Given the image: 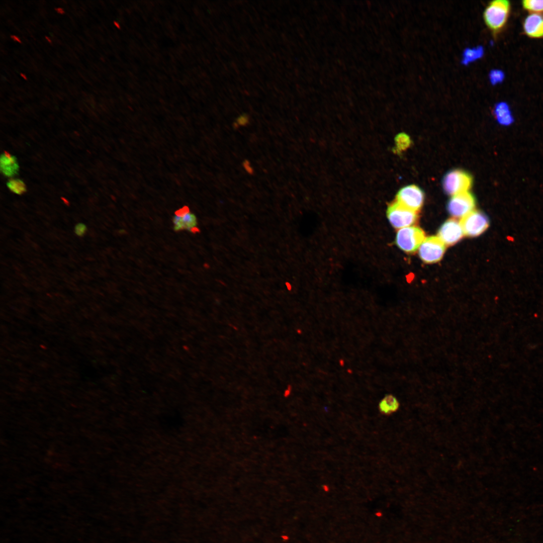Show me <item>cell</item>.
<instances>
[{"mask_svg": "<svg viewBox=\"0 0 543 543\" xmlns=\"http://www.w3.org/2000/svg\"><path fill=\"white\" fill-rule=\"evenodd\" d=\"M1 170L3 174L8 177H12L17 173L19 165L15 157L9 152L3 153L0 159Z\"/></svg>", "mask_w": 543, "mask_h": 543, "instance_id": "obj_12", "label": "cell"}, {"mask_svg": "<svg viewBox=\"0 0 543 543\" xmlns=\"http://www.w3.org/2000/svg\"><path fill=\"white\" fill-rule=\"evenodd\" d=\"M86 231V227L82 223L77 224L74 228L75 233L78 236H83Z\"/></svg>", "mask_w": 543, "mask_h": 543, "instance_id": "obj_20", "label": "cell"}, {"mask_svg": "<svg viewBox=\"0 0 543 543\" xmlns=\"http://www.w3.org/2000/svg\"><path fill=\"white\" fill-rule=\"evenodd\" d=\"M387 216L391 225L399 229L410 226L418 219L417 212L403 206L396 201L388 207Z\"/></svg>", "mask_w": 543, "mask_h": 543, "instance_id": "obj_4", "label": "cell"}, {"mask_svg": "<svg viewBox=\"0 0 543 543\" xmlns=\"http://www.w3.org/2000/svg\"><path fill=\"white\" fill-rule=\"evenodd\" d=\"M424 193L419 187L408 185L401 188L396 196V201L414 211L420 210L424 203Z\"/></svg>", "mask_w": 543, "mask_h": 543, "instance_id": "obj_8", "label": "cell"}, {"mask_svg": "<svg viewBox=\"0 0 543 543\" xmlns=\"http://www.w3.org/2000/svg\"><path fill=\"white\" fill-rule=\"evenodd\" d=\"M45 39H46V40H47V41H48V42L49 43H51L52 42V41L51 40V39H50V38H49V37H48V36H45Z\"/></svg>", "mask_w": 543, "mask_h": 543, "instance_id": "obj_25", "label": "cell"}, {"mask_svg": "<svg viewBox=\"0 0 543 543\" xmlns=\"http://www.w3.org/2000/svg\"><path fill=\"white\" fill-rule=\"evenodd\" d=\"M504 77V72L501 70L496 69L491 70L489 74V80L492 85L502 82Z\"/></svg>", "mask_w": 543, "mask_h": 543, "instance_id": "obj_19", "label": "cell"}, {"mask_svg": "<svg viewBox=\"0 0 543 543\" xmlns=\"http://www.w3.org/2000/svg\"><path fill=\"white\" fill-rule=\"evenodd\" d=\"M20 75H21V76L22 77H23V78H24V79H25V80H27V77L26 75H25V74H24V73H20Z\"/></svg>", "mask_w": 543, "mask_h": 543, "instance_id": "obj_24", "label": "cell"}, {"mask_svg": "<svg viewBox=\"0 0 543 543\" xmlns=\"http://www.w3.org/2000/svg\"><path fill=\"white\" fill-rule=\"evenodd\" d=\"M172 223L173 229L177 231L187 230L194 232L197 230V217L186 207L176 211L173 217Z\"/></svg>", "mask_w": 543, "mask_h": 543, "instance_id": "obj_10", "label": "cell"}, {"mask_svg": "<svg viewBox=\"0 0 543 543\" xmlns=\"http://www.w3.org/2000/svg\"><path fill=\"white\" fill-rule=\"evenodd\" d=\"M395 141L396 148L399 151L405 150L411 144L410 137L404 133L399 134L396 138Z\"/></svg>", "mask_w": 543, "mask_h": 543, "instance_id": "obj_18", "label": "cell"}, {"mask_svg": "<svg viewBox=\"0 0 543 543\" xmlns=\"http://www.w3.org/2000/svg\"><path fill=\"white\" fill-rule=\"evenodd\" d=\"M473 177L467 171L452 169L447 172L442 179V188L448 195H455L469 191L473 185Z\"/></svg>", "mask_w": 543, "mask_h": 543, "instance_id": "obj_2", "label": "cell"}, {"mask_svg": "<svg viewBox=\"0 0 543 543\" xmlns=\"http://www.w3.org/2000/svg\"><path fill=\"white\" fill-rule=\"evenodd\" d=\"M510 10V2L495 0L487 5L483 12V20L491 32L497 35L505 26Z\"/></svg>", "mask_w": 543, "mask_h": 543, "instance_id": "obj_1", "label": "cell"}, {"mask_svg": "<svg viewBox=\"0 0 543 543\" xmlns=\"http://www.w3.org/2000/svg\"><path fill=\"white\" fill-rule=\"evenodd\" d=\"M484 53V49L481 46L474 48H467L463 53L462 63L467 65L476 61L483 57Z\"/></svg>", "mask_w": 543, "mask_h": 543, "instance_id": "obj_15", "label": "cell"}, {"mask_svg": "<svg viewBox=\"0 0 543 543\" xmlns=\"http://www.w3.org/2000/svg\"><path fill=\"white\" fill-rule=\"evenodd\" d=\"M523 30L529 37L538 38L543 37V16L532 13L528 15L523 23Z\"/></svg>", "mask_w": 543, "mask_h": 543, "instance_id": "obj_11", "label": "cell"}, {"mask_svg": "<svg viewBox=\"0 0 543 543\" xmlns=\"http://www.w3.org/2000/svg\"><path fill=\"white\" fill-rule=\"evenodd\" d=\"M464 233L460 222L455 219L446 221L440 227L438 237L446 245H452L458 242Z\"/></svg>", "mask_w": 543, "mask_h": 543, "instance_id": "obj_9", "label": "cell"}, {"mask_svg": "<svg viewBox=\"0 0 543 543\" xmlns=\"http://www.w3.org/2000/svg\"><path fill=\"white\" fill-rule=\"evenodd\" d=\"M464 235L469 237L477 236L488 227L489 221L487 216L480 211L473 210L460 221Z\"/></svg>", "mask_w": 543, "mask_h": 543, "instance_id": "obj_5", "label": "cell"}, {"mask_svg": "<svg viewBox=\"0 0 543 543\" xmlns=\"http://www.w3.org/2000/svg\"><path fill=\"white\" fill-rule=\"evenodd\" d=\"M524 9L531 12L543 13V0H525L522 2Z\"/></svg>", "mask_w": 543, "mask_h": 543, "instance_id": "obj_17", "label": "cell"}, {"mask_svg": "<svg viewBox=\"0 0 543 543\" xmlns=\"http://www.w3.org/2000/svg\"><path fill=\"white\" fill-rule=\"evenodd\" d=\"M475 205L474 196L467 191L453 196L447 203V209L453 217L463 218L473 211Z\"/></svg>", "mask_w": 543, "mask_h": 543, "instance_id": "obj_7", "label": "cell"}, {"mask_svg": "<svg viewBox=\"0 0 543 543\" xmlns=\"http://www.w3.org/2000/svg\"><path fill=\"white\" fill-rule=\"evenodd\" d=\"M248 117L246 115H242L239 117L236 121L237 125H245L248 122Z\"/></svg>", "mask_w": 543, "mask_h": 543, "instance_id": "obj_21", "label": "cell"}, {"mask_svg": "<svg viewBox=\"0 0 543 543\" xmlns=\"http://www.w3.org/2000/svg\"><path fill=\"white\" fill-rule=\"evenodd\" d=\"M493 113L495 119L501 125H508L513 121L509 107L505 102H500L496 104Z\"/></svg>", "mask_w": 543, "mask_h": 543, "instance_id": "obj_13", "label": "cell"}, {"mask_svg": "<svg viewBox=\"0 0 543 543\" xmlns=\"http://www.w3.org/2000/svg\"><path fill=\"white\" fill-rule=\"evenodd\" d=\"M11 38L15 41H16V42L20 43H21V41L20 39L18 36H17L16 35H11Z\"/></svg>", "mask_w": 543, "mask_h": 543, "instance_id": "obj_22", "label": "cell"}, {"mask_svg": "<svg viewBox=\"0 0 543 543\" xmlns=\"http://www.w3.org/2000/svg\"><path fill=\"white\" fill-rule=\"evenodd\" d=\"M445 250V245L438 236H430L424 239L419 248V255L426 263L439 261Z\"/></svg>", "mask_w": 543, "mask_h": 543, "instance_id": "obj_6", "label": "cell"}, {"mask_svg": "<svg viewBox=\"0 0 543 543\" xmlns=\"http://www.w3.org/2000/svg\"><path fill=\"white\" fill-rule=\"evenodd\" d=\"M7 187L11 192L17 195H22L26 191L25 183L22 180L18 178H13L9 180L7 183Z\"/></svg>", "mask_w": 543, "mask_h": 543, "instance_id": "obj_16", "label": "cell"}, {"mask_svg": "<svg viewBox=\"0 0 543 543\" xmlns=\"http://www.w3.org/2000/svg\"><path fill=\"white\" fill-rule=\"evenodd\" d=\"M55 10L57 12V13L61 15H63L65 13L64 11L61 8H55Z\"/></svg>", "mask_w": 543, "mask_h": 543, "instance_id": "obj_23", "label": "cell"}, {"mask_svg": "<svg viewBox=\"0 0 543 543\" xmlns=\"http://www.w3.org/2000/svg\"><path fill=\"white\" fill-rule=\"evenodd\" d=\"M400 407L397 398L393 395H386L379 404V409L381 413L390 415L396 412Z\"/></svg>", "mask_w": 543, "mask_h": 543, "instance_id": "obj_14", "label": "cell"}, {"mask_svg": "<svg viewBox=\"0 0 543 543\" xmlns=\"http://www.w3.org/2000/svg\"><path fill=\"white\" fill-rule=\"evenodd\" d=\"M425 239V233L420 228L408 226L397 232L395 243L398 247L407 253H413L419 248Z\"/></svg>", "mask_w": 543, "mask_h": 543, "instance_id": "obj_3", "label": "cell"}]
</instances>
